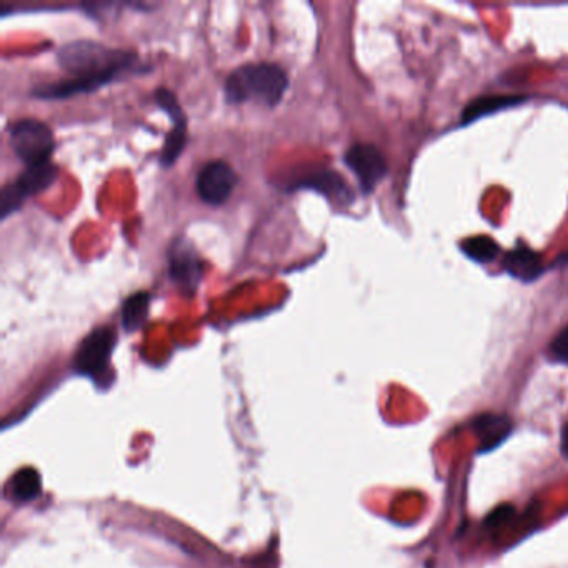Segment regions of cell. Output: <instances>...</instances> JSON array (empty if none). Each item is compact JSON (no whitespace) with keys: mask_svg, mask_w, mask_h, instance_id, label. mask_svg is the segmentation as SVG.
I'll use <instances>...</instances> for the list:
<instances>
[{"mask_svg":"<svg viewBox=\"0 0 568 568\" xmlns=\"http://www.w3.org/2000/svg\"><path fill=\"white\" fill-rule=\"evenodd\" d=\"M171 277L184 291L194 292L202 278V264L197 253L188 249V245H175L169 257Z\"/></svg>","mask_w":568,"mask_h":568,"instance_id":"obj_8","label":"cell"},{"mask_svg":"<svg viewBox=\"0 0 568 568\" xmlns=\"http://www.w3.org/2000/svg\"><path fill=\"white\" fill-rule=\"evenodd\" d=\"M460 249L468 259L480 262V264L493 262L499 257V253H500L499 244L493 238L487 237V236L465 238L460 244Z\"/></svg>","mask_w":568,"mask_h":568,"instance_id":"obj_14","label":"cell"},{"mask_svg":"<svg viewBox=\"0 0 568 568\" xmlns=\"http://www.w3.org/2000/svg\"><path fill=\"white\" fill-rule=\"evenodd\" d=\"M237 184L234 169L222 160H213L202 167L197 175V192L200 198L212 205H220L230 197Z\"/></svg>","mask_w":568,"mask_h":568,"instance_id":"obj_7","label":"cell"},{"mask_svg":"<svg viewBox=\"0 0 568 568\" xmlns=\"http://www.w3.org/2000/svg\"><path fill=\"white\" fill-rule=\"evenodd\" d=\"M150 295L146 292H139L131 295L122 307V324L125 331L132 332L140 329L148 316Z\"/></svg>","mask_w":568,"mask_h":568,"instance_id":"obj_13","label":"cell"},{"mask_svg":"<svg viewBox=\"0 0 568 568\" xmlns=\"http://www.w3.org/2000/svg\"><path fill=\"white\" fill-rule=\"evenodd\" d=\"M550 354L556 362L568 364V327L560 332L550 345Z\"/></svg>","mask_w":568,"mask_h":568,"instance_id":"obj_19","label":"cell"},{"mask_svg":"<svg viewBox=\"0 0 568 568\" xmlns=\"http://www.w3.org/2000/svg\"><path fill=\"white\" fill-rule=\"evenodd\" d=\"M300 186L308 187V188H316L318 192L329 196V197L337 198V200H350L352 198V192L348 186L345 184L344 179L337 172H331V171H325V172L314 173L308 180L302 182Z\"/></svg>","mask_w":568,"mask_h":568,"instance_id":"obj_12","label":"cell"},{"mask_svg":"<svg viewBox=\"0 0 568 568\" xmlns=\"http://www.w3.org/2000/svg\"><path fill=\"white\" fill-rule=\"evenodd\" d=\"M132 53L112 51L92 40H77L59 51L62 67L76 76L74 80L44 85L34 91L42 99H60L74 93L89 92L116 79L122 70L133 66Z\"/></svg>","mask_w":568,"mask_h":568,"instance_id":"obj_1","label":"cell"},{"mask_svg":"<svg viewBox=\"0 0 568 568\" xmlns=\"http://www.w3.org/2000/svg\"><path fill=\"white\" fill-rule=\"evenodd\" d=\"M514 514H516V508H514L512 505L505 503V505L495 508V510L490 514L487 522H485V525H487L489 529H500L507 522H510V518L514 516Z\"/></svg>","mask_w":568,"mask_h":568,"instance_id":"obj_18","label":"cell"},{"mask_svg":"<svg viewBox=\"0 0 568 568\" xmlns=\"http://www.w3.org/2000/svg\"><path fill=\"white\" fill-rule=\"evenodd\" d=\"M289 87L287 72L277 64H251L238 67L225 80V97L238 104L257 100L267 107L277 106Z\"/></svg>","mask_w":568,"mask_h":568,"instance_id":"obj_2","label":"cell"},{"mask_svg":"<svg viewBox=\"0 0 568 568\" xmlns=\"http://www.w3.org/2000/svg\"><path fill=\"white\" fill-rule=\"evenodd\" d=\"M11 490L15 500L28 502L40 493V476L34 468H22L13 476Z\"/></svg>","mask_w":568,"mask_h":568,"instance_id":"obj_15","label":"cell"},{"mask_svg":"<svg viewBox=\"0 0 568 568\" xmlns=\"http://www.w3.org/2000/svg\"><path fill=\"white\" fill-rule=\"evenodd\" d=\"M156 100L171 116L173 125H187L186 116L177 102L175 93L171 92L169 89H157Z\"/></svg>","mask_w":568,"mask_h":568,"instance_id":"obj_17","label":"cell"},{"mask_svg":"<svg viewBox=\"0 0 568 568\" xmlns=\"http://www.w3.org/2000/svg\"><path fill=\"white\" fill-rule=\"evenodd\" d=\"M503 268L522 282H532L542 274L540 255L527 245H518L503 259Z\"/></svg>","mask_w":568,"mask_h":568,"instance_id":"obj_10","label":"cell"},{"mask_svg":"<svg viewBox=\"0 0 568 568\" xmlns=\"http://www.w3.org/2000/svg\"><path fill=\"white\" fill-rule=\"evenodd\" d=\"M560 450H562V455L568 459V422L564 425L562 428V436H560Z\"/></svg>","mask_w":568,"mask_h":568,"instance_id":"obj_20","label":"cell"},{"mask_svg":"<svg viewBox=\"0 0 568 568\" xmlns=\"http://www.w3.org/2000/svg\"><path fill=\"white\" fill-rule=\"evenodd\" d=\"M186 125H173L172 131L167 135V140H165V146L162 150V164L165 167L172 165L173 162L177 160V157L182 154L184 147H186Z\"/></svg>","mask_w":568,"mask_h":568,"instance_id":"obj_16","label":"cell"},{"mask_svg":"<svg viewBox=\"0 0 568 568\" xmlns=\"http://www.w3.org/2000/svg\"><path fill=\"white\" fill-rule=\"evenodd\" d=\"M11 144L19 159L27 165L49 162L53 152V133L47 124L36 119H22L11 127Z\"/></svg>","mask_w":568,"mask_h":568,"instance_id":"obj_3","label":"cell"},{"mask_svg":"<svg viewBox=\"0 0 568 568\" xmlns=\"http://www.w3.org/2000/svg\"><path fill=\"white\" fill-rule=\"evenodd\" d=\"M512 420L505 415L485 413L476 417L474 430L480 440V452L497 449L512 432Z\"/></svg>","mask_w":568,"mask_h":568,"instance_id":"obj_9","label":"cell"},{"mask_svg":"<svg viewBox=\"0 0 568 568\" xmlns=\"http://www.w3.org/2000/svg\"><path fill=\"white\" fill-rule=\"evenodd\" d=\"M525 95H487V97H478L472 100L468 106L465 107L462 114V124L476 122L480 117H485L490 114L500 112L508 107H516L522 102H525Z\"/></svg>","mask_w":568,"mask_h":568,"instance_id":"obj_11","label":"cell"},{"mask_svg":"<svg viewBox=\"0 0 568 568\" xmlns=\"http://www.w3.org/2000/svg\"><path fill=\"white\" fill-rule=\"evenodd\" d=\"M347 167L356 173L364 192H371L387 175V162L382 152L371 144H356L345 154Z\"/></svg>","mask_w":568,"mask_h":568,"instance_id":"obj_6","label":"cell"},{"mask_svg":"<svg viewBox=\"0 0 568 568\" xmlns=\"http://www.w3.org/2000/svg\"><path fill=\"white\" fill-rule=\"evenodd\" d=\"M116 332L110 327H99L91 332L80 344L74 365L80 373L97 377L106 372L112 350L116 347Z\"/></svg>","mask_w":568,"mask_h":568,"instance_id":"obj_5","label":"cell"},{"mask_svg":"<svg viewBox=\"0 0 568 568\" xmlns=\"http://www.w3.org/2000/svg\"><path fill=\"white\" fill-rule=\"evenodd\" d=\"M57 173L59 169L51 162H44L39 165H28L15 182L4 187L2 202H0L2 217L5 219L9 213L17 211L20 204L24 202V198L45 190L57 179Z\"/></svg>","mask_w":568,"mask_h":568,"instance_id":"obj_4","label":"cell"}]
</instances>
